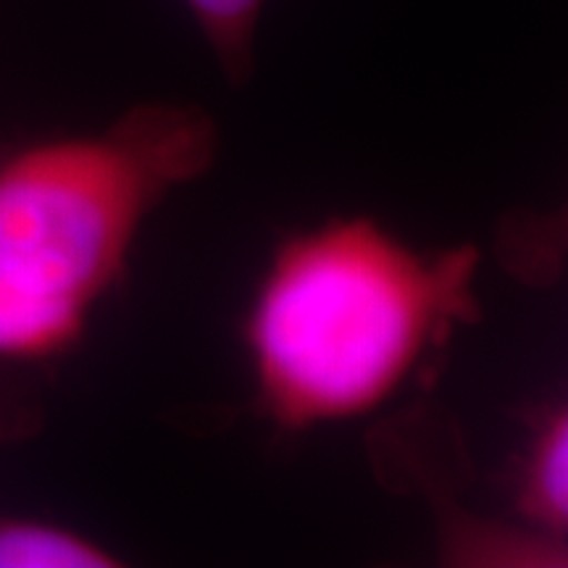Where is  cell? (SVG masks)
Masks as SVG:
<instances>
[{
    "label": "cell",
    "mask_w": 568,
    "mask_h": 568,
    "mask_svg": "<svg viewBox=\"0 0 568 568\" xmlns=\"http://www.w3.org/2000/svg\"><path fill=\"white\" fill-rule=\"evenodd\" d=\"M474 247L418 251L372 219L287 240L245 326L261 406L280 426L364 416L477 314Z\"/></svg>",
    "instance_id": "6da1fadb"
},
{
    "label": "cell",
    "mask_w": 568,
    "mask_h": 568,
    "mask_svg": "<svg viewBox=\"0 0 568 568\" xmlns=\"http://www.w3.org/2000/svg\"><path fill=\"white\" fill-rule=\"evenodd\" d=\"M216 126L142 105L103 132L30 142L0 159V364H45L80 343L142 222L201 176Z\"/></svg>",
    "instance_id": "7a4b0ae2"
},
{
    "label": "cell",
    "mask_w": 568,
    "mask_h": 568,
    "mask_svg": "<svg viewBox=\"0 0 568 568\" xmlns=\"http://www.w3.org/2000/svg\"><path fill=\"white\" fill-rule=\"evenodd\" d=\"M568 418L566 408H550L539 416L521 466H518L516 503L521 516L545 537H564L568 524Z\"/></svg>",
    "instance_id": "3957f363"
},
{
    "label": "cell",
    "mask_w": 568,
    "mask_h": 568,
    "mask_svg": "<svg viewBox=\"0 0 568 568\" xmlns=\"http://www.w3.org/2000/svg\"><path fill=\"white\" fill-rule=\"evenodd\" d=\"M119 560L101 542L61 524L0 516V568H111Z\"/></svg>",
    "instance_id": "277c9868"
},
{
    "label": "cell",
    "mask_w": 568,
    "mask_h": 568,
    "mask_svg": "<svg viewBox=\"0 0 568 568\" xmlns=\"http://www.w3.org/2000/svg\"><path fill=\"white\" fill-rule=\"evenodd\" d=\"M264 3L266 0H184L232 84H245L253 71L255 30Z\"/></svg>",
    "instance_id": "5b68a950"
}]
</instances>
